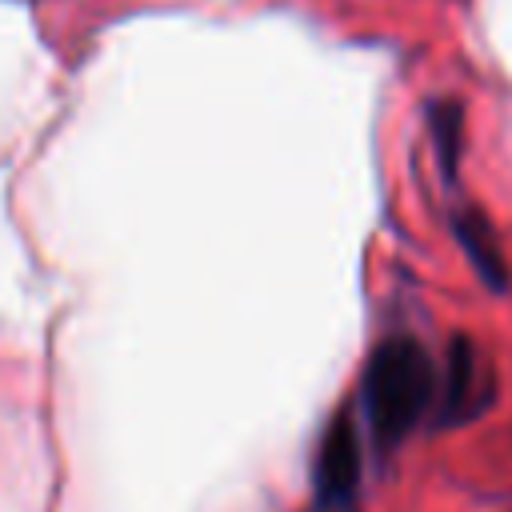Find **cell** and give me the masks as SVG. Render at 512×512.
I'll return each mask as SVG.
<instances>
[{
	"mask_svg": "<svg viewBox=\"0 0 512 512\" xmlns=\"http://www.w3.org/2000/svg\"><path fill=\"white\" fill-rule=\"evenodd\" d=\"M436 368L420 340L388 336L372 348L360 376V408L380 452L404 444L412 428L436 408Z\"/></svg>",
	"mask_w": 512,
	"mask_h": 512,
	"instance_id": "obj_1",
	"label": "cell"
},
{
	"mask_svg": "<svg viewBox=\"0 0 512 512\" xmlns=\"http://www.w3.org/2000/svg\"><path fill=\"white\" fill-rule=\"evenodd\" d=\"M312 484H316V504L328 512H348L360 492V428L348 408H340L328 420L316 444Z\"/></svg>",
	"mask_w": 512,
	"mask_h": 512,
	"instance_id": "obj_2",
	"label": "cell"
},
{
	"mask_svg": "<svg viewBox=\"0 0 512 512\" xmlns=\"http://www.w3.org/2000/svg\"><path fill=\"white\" fill-rule=\"evenodd\" d=\"M456 236L464 244V252L472 256L476 272L492 284V292H504L508 284V268H504V256H500V244L488 228V220L480 212H456Z\"/></svg>",
	"mask_w": 512,
	"mask_h": 512,
	"instance_id": "obj_4",
	"label": "cell"
},
{
	"mask_svg": "<svg viewBox=\"0 0 512 512\" xmlns=\"http://www.w3.org/2000/svg\"><path fill=\"white\" fill-rule=\"evenodd\" d=\"M488 396H492V380H488L484 356L472 340L460 336L448 352V372H444V384L436 392V428L476 420L480 408L488 404Z\"/></svg>",
	"mask_w": 512,
	"mask_h": 512,
	"instance_id": "obj_3",
	"label": "cell"
},
{
	"mask_svg": "<svg viewBox=\"0 0 512 512\" xmlns=\"http://www.w3.org/2000/svg\"><path fill=\"white\" fill-rule=\"evenodd\" d=\"M432 136L440 144V160L448 172H456V152H460V104L444 100L432 108Z\"/></svg>",
	"mask_w": 512,
	"mask_h": 512,
	"instance_id": "obj_5",
	"label": "cell"
}]
</instances>
